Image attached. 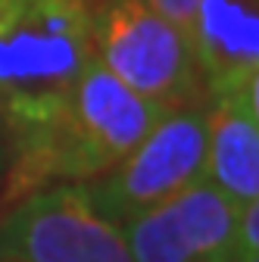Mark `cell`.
<instances>
[{"instance_id": "7c38bea8", "label": "cell", "mask_w": 259, "mask_h": 262, "mask_svg": "<svg viewBox=\"0 0 259 262\" xmlns=\"http://www.w3.org/2000/svg\"><path fill=\"white\" fill-rule=\"evenodd\" d=\"M88 4H94V0H88Z\"/></svg>"}, {"instance_id": "8992f818", "label": "cell", "mask_w": 259, "mask_h": 262, "mask_svg": "<svg viewBox=\"0 0 259 262\" xmlns=\"http://www.w3.org/2000/svg\"><path fill=\"white\" fill-rule=\"evenodd\" d=\"M238 215L241 203L200 181L119 228L135 262H231Z\"/></svg>"}, {"instance_id": "52a82bcc", "label": "cell", "mask_w": 259, "mask_h": 262, "mask_svg": "<svg viewBox=\"0 0 259 262\" xmlns=\"http://www.w3.org/2000/svg\"><path fill=\"white\" fill-rule=\"evenodd\" d=\"M206 97L259 84L256 0H200L190 31Z\"/></svg>"}, {"instance_id": "277c9868", "label": "cell", "mask_w": 259, "mask_h": 262, "mask_svg": "<svg viewBox=\"0 0 259 262\" xmlns=\"http://www.w3.org/2000/svg\"><path fill=\"white\" fill-rule=\"evenodd\" d=\"M206 110H166L159 122L103 175L84 181V190L116 225L135 219L181 190L206 181Z\"/></svg>"}, {"instance_id": "8fae6325", "label": "cell", "mask_w": 259, "mask_h": 262, "mask_svg": "<svg viewBox=\"0 0 259 262\" xmlns=\"http://www.w3.org/2000/svg\"><path fill=\"white\" fill-rule=\"evenodd\" d=\"M10 166V141H7V131H4V122H0V175L7 172Z\"/></svg>"}, {"instance_id": "7a4b0ae2", "label": "cell", "mask_w": 259, "mask_h": 262, "mask_svg": "<svg viewBox=\"0 0 259 262\" xmlns=\"http://www.w3.org/2000/svg\"><path fill=\"white\" fill-rule=\"evenodd\" d=\"M91 59L88 0H0V122L10 150L62 110Z\"/></svg>"}, {"instance_id": "ba28073f", "label": "cell", "mask_w": 259, "mask_h": 262, "mask_svg": "<svg viewBox=\"0 0 259 262\" xmlns=\"http://www.w3.org/2000/svg\"><path fill=\"white\" fill-rule=\"evenodd\" d=\"M259 84L209 97L206 181L234 203L259 200Z\"/></svg>"}, {"instance_id": "9c48e42d", "label": "cell", "mask_w": 259, "mask_h": 262, "mask_svg": "<svg viewBox=\"0 0 259 262\" xmlns=\"http://www.w3.org/2000/svg\"><path fill=\"white\" fill-rule=\"evenodd\" d=\"M231 262H259V200L244 203L234 225Z\"/></svg>"}, {"instance_id": "5b68a950", "label": "cell", "mask_w": 259, "mask_h": 262, "mask_svg": "<svg viewBox=\"0 0 259 262\" xmlns=\"http://www.w3.org/2000/svg\"><path fill=\"white\" fill-rule=\"evenodd\" d=\"M0 262H135L122 228L84 184L59 181L19 196L0 222Z\"/></svg>"}, {"instance_id": "30bf717a", "label": "cell", "mask_w": 259, "mask_h": 262, "mask_svg": "<svg viewBox=\"0 0 259 262\" xmlns=\"http://www.w3.org/2000/svg\"><path fill=\"white\" fill-rule=\"evenodd\" d=\"M147 4H150L159 16H166L169 22H175L184 35L190 38L193 22H197V7H200V0H147Z\"/></svg>"}, {"instance_id": "6da1fadb", "label": "cell", "mask_w": 259, "mask_h": 262, "mask_svg": "<svg viewBox=\"0 0 259 262\" xmlns=\"http://www.w3.org/2000/svg\"><path fill=\"white\" fill-rule=\"evenodd\" d=\"M163 113L166 106L135 94L94 56L62 110L35 138L10 150L7 196L19 200L47 184H84L110 172L141 144Z\"/></svg>"}, {"instance_id": "3957f363", "label": "cell", "mask_w": 259, "mask_h": 262, "mask_svg": "<svg viewBox=\"0 0 259 262\" xmlns=\"http://www.w3.org/2000/svg\"><path fill=\"white\" fill-rule=\"evenodd\" d=\"M91 41L110 75L159 106H200L206 97L193 41L147 0H94Z\"/></svg>"}]
</instances>
